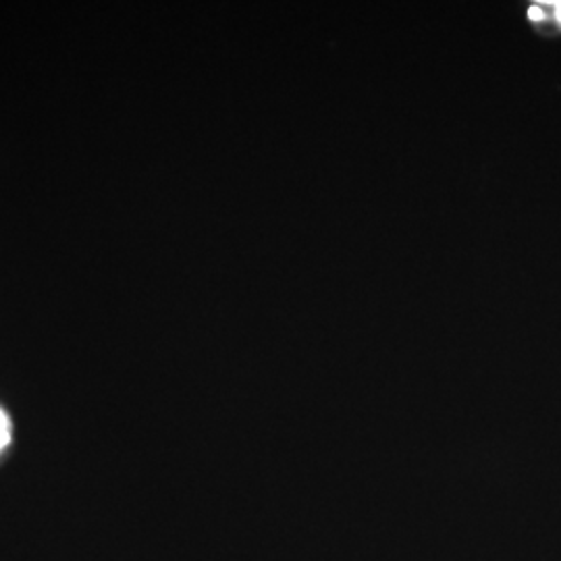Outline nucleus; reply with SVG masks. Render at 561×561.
I'll list each match as a JSON object with an SVG mask.
<instances>
[{
    "mask_svg": "<svg viewBox=\"0 0 561 561\" xmlns=\"http://www.w3.org/2000/svg\"><path fill=\"white\" fill-rule=\"evenodd\" d=\"M528 18L537 25H556L561 30V2H537L528 9Z\"/></svg>",
    "mask_w": 561,
    "mask_h": 561,
    "instance_id": "1",
    "label": "nucleus"
},
{
    "mask_svg": "<svg viewBox=\"0 0 561 561\" xmlns=\"http://www.w3.org/2000/svg\"><path fill=\"white\" fill-rule=\"evenodd\" d=\"M9 439H11V422L7 419V414L0 410V451L7 447Z\"/></svg>",
    "mask_w": 561,
    "mask_h": 561,
    "instance_id": "2",
    "label": "nucleus"
}]
</instances>
